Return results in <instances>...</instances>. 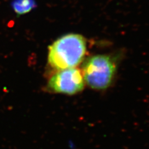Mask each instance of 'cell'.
<instances>
[{
    "label": "cell",
    "mask_w": 149,
    "mask_h": 149,
    "mask_svg": "<svg viewBox=\"0 0 149 149\" xmlns=\"http://www.w3.org/2000/svg\"><path fill=\"white\" fill-rule=\"evenodd\" d=\"M86 52L85 37L77 34H66L49 46L48 62L57 70L74 68L82 62Z\"/></svg>",
    "instance_id": "1"
},
{
    "label": "cell",
    "mask_w": 149,
    "mask_h": 149,
    "mask_svg": "<svg viewBox=\"0 0 149 149\" xmlns=\"http://www.w3.org/2000/svg\"><path fill=\"white\" fill-rule=\"evenodd\" d=\"M85 83L81 71L70 68L60 70L51 77L47 89L51 93L74 95L83 90Z\"/></svg>",
    "instance_id": "3"
},
{
    "label": "cell",
    "mask_w": 149,
    "mask_h": 149,
    "mask_svg": "<svg viewBox=\"0 0 149 149\" xmlns=\"http://www.w3.org/2000/svg\"><path fill=\"white\" fill-rule=\"evenodd\" d=\"M81 72L85 82L91 88L104 90L113 82L116 64L114 59L110 55H93L84 62Z\"/></svg>",
    "instance_id": "2"
},
{
    "label": "cell",
    "mask_w": 149,
    "mask_h": 149,
    "mask_svg": "<svg viewBox=\"0 0 149 149\" xmlns=\"http://www.w3.org/2000/svg\"><path fill=\"white\" fill-rule=\"evenodd\" d=\"M35 0H14L12 7L17 15H22L35 8Z\"/></svg>",
    "instance_id": "4"
}]
</instances>
